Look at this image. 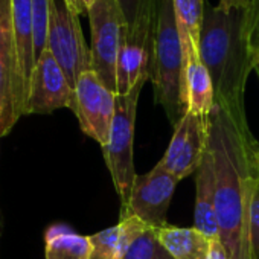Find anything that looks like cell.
Wrapping results in <instances>:
<instances>
[{"mask_svg":"<svg viewBox=\"0 0 259 259\" xmlns=\"http://www.w3.org/2000/svg\"><path fill=\"white\" fill-rule=\"evenodd\" d=\"M207 147L215 172V212L229 259H251L248 220L259 179V144L233 117L213 105L207 116Z\"/></svg>","mask_w":259,"mask_h":259,"instance_id":"obj_1","label":"cell"},{"mask_svg":"<svg viewBox=\"0 0 259 259\" xmlns=\"http://www.w3.org/2000/svg\"><path fill=\"white\" fill-rule=\"evenodd\" d=\"M200 57L215 93V105L224 108L239 130L253 138L245 114V85L253 70V52L245 32V10L224 11L209 7L200 37Z\"/></svg>","mask_w":259,"mask_h":259,"instance_id":"obj_2","label":"cell"},{"mask_svg":"<svg viewBox=\"0 0 259 259\" xmlns=\"http://www.w3.org/2000/svg\"><path fill=\"white\" fill-rule=\"evenodd\" d=\"M183 51L176 23L172 0H157V22L151 61V81L156 102L176 125L185 114L182 99Z\"/></svg>","mask_w":259,"mask_h":259,"instance_id":"obj_3","label":"cell"},{"mask_svg":"<svg viewBox=\"0 0 259 259\" xmlns=\"http://www.w3.org/2000/svg\"><path fill=\"white\" fill-rule=\"evenodd\" d=\"M150 78H142L132 90L125 95H116V113L110 132L108 145L102 150L107 168L110 171L114 189L120 198V207H123L136 179L135 159H133V141L138 104L142 87Z\"/></svg>","mask_w":259,"mask_h":259,"instance_id":"obj_4","label":"cell"},{"mask_svg":"<svg viewBox=\"0 0 259 259\" xmlns=\"http://www.w3.org/2000/svg\"><path fill=\"white\" fill-rule=\"evenodd\" d=\"M92 32V70L101 82L117 95V55L126 20L117 0H96L89 13Z\"/></svg>","mask_w":259,"mask_h":259,"instance_id":"obj_5","label":"cell"},{"mask_svg":"<svg viewBox=\"0 0 259 259\" xmlns=\"http://www.w3.org/2000/svg\"><path fill=\"white\" fill-rule=\"evenodd\" d=\"M157 22V0H145L136 19L123 34L117 55V95H125L142 78L151 79V61Z\"/></svg>","mask_w":259,"mask_h":259,"instance_id":"obj_6","label":"cell"},{"mask_svg":"<svg viewBox=\"0 0 259 259\" xmlns=\"http://www.w3.org/2000/svg\"><path fill=\"white\" fill-rule=\"evenodd\" d=\"M46 49L57 60L73 89L78 78L92 70V52L82 34L79 16L69 10L64 0H51Z\"/></svg>","mask_w":259,"mask_h":259,"instance_id":"obj_7","label":"cell"},{"mask_svg":"<svg viewBox=\"0 0 259 259\" xmlns=\"http://www.w3.org/2000/svg\"><path fill=\"white\" fill-rule=\"evenodd\" d=\"M73 113L82 133L104 150L108 145L116 113V93L108 90L93 70L84 72L76 81Z\"/></svg>","mask_w":259,"mask_h":259,"instance_id":"obj_8","label":"cell"},{"mask_svg":"<svg viewBox=\"0 0 259 259\" xmlns=\"http://www.w3.org/2000/svg\"><path fill=\"white\" fill-rule=\"evenodd\" d=\"M179 180L159 162L150 172L136 176L128 203L120 213L136 215L153 229L168 226V209Z\"/></svg>","mask_w":259,"mask_h":259,"instance_id":"obj_9","label":"cell"},{"mask_svg":"<svg viewBox=\"0 0 259 259\" xmlns=\"http://www.w3.org/2000/svg\"><path fill=\"white\" fill-rule=\"evenodd\" d=\"M75 107V89L49 49L38 57L32 72L26 114H49L58 108Z\"/></svg>","mask_w":259,"mask_h":259,"instance_id":"obj_10","label":"cell"},{"mask_svg":"<svg viewBox=\"0 0 259 259\" xmlns=\"http://www.w3.org/2000/svg\"><path fill=\"white\" fill-rule=\"evenodd\" d=\"M183 51L182 99L185 111L197 116H209L215 105V93L210 75L201 61L200 51Z\"/></svg>","mask_w":259,"mask_h":259,"instance_id":"obj_11","label":"cell"},{"mask_svg":"<svg viewBox=\"0 0 259 259\" xmlns=\"http://www.w3.org/2000/svg\"><path fill=\"white\" fill-rule=\"evenodd\" d=\"M150 229L153 227L139 217L120 213L116 226L90 235L93 247L90 259H122L135 241Z\"/></svg>","mask_w":259,"mask_h":259,"instance_id":"obj_12","label":"cell"},{"mask_svg":"<svg viewBox=\"0 0 259 259\" xmlns=\"http://www.w3.org/2000/svg\"><path fill=\"white\" fill-rule=\"evenodd\" d=\"M195 174L194 227L212 239L220 236V229L215 212V172L209 147L206 148Z\"/></svg>","mask_w":259,"mask_h":259,"instance_id":"obj_13","label":"cell"},{"mask_svg":"<svg viewBox=\"0 0 259 259\" xmlns=\"http://www.w3.org/2000/svg\"><path fill=\"white\" fill-rule=\"evenodd\" d=\"M11 4L19 66L26 85V93H29L31 78L37 63L34 49V7L32 0H11Z\"/></svg>","mask_w":259,"mask_h":259,"instance_id":"obj_14","label":"cell"},{"mask_svg":"<svg viewBox=\"0 0 259 259\" xmlns=\"http://www.w3.org/2000/svg\"><path fill=\"white\" fill-rule=\"evenodd\" d=\"M157 242L174 259H206L210 238L195 227L163 226L154 229Z\"/></svg>","mask_w":259,"mask_h":259,"instance_id":"obj_15","label":"cell"},{"mask_svg":"<svg viewBox=\"0 0 259 259\" xmlns=\"http://www.w3.org/2000/svg\"><path fill=\"white\" fill-rule=\"evenodd\" d=\"M189 113V111H188ZM207 116H197L189 113V132L188 136L174 160L168 169L179 182L185 177L194 174L204 156L207 148Z\"/></svg>","mask_w":259,"mask_h":259,"instance_id":"obj_16","label":"cell"},{"mask_svg":"<svg viewBox=\"0 0 259 259\" xmlns=\"http://www.w3.org/2000/svg\"><path fill=\"white\" fill-rule=\"evenodd\" d=\"M46 259H90L92 241L64 224H52L45 232Z\"/></svg>","mask_w":259,"mask_h":259,"instance_id":"obj_17","label":"cell"},{"mask_svg":"<svg viewBox=\"0 0 259 259\" xmlns=\"http://www.w3.org/2000/svg\"><path fill=\"white\" fill-rule=\"evenodd\" d=\"M177 29L182 40V49L200 51V37L204 23L203 0H172Z\"/></svg>","mask_w":259,"mask_h":259,"instance_id":"obj_18","label":"cell"},{"mask_svg":"<svg viewBox=\"0 0 259 259\" xmlns=\"http://www.w3.org/2000/svg\"><path fill=\"white\" fill-rule=\"evenodd\" d=\"M20 116L22 114L17 108L10 75L0 58V138L11 132Z\"/></svg>","mask_w":259,"mask_h":259,"instance_id":"obj_19","label":"cell"},{"mask_svg":"<svg viewBox=\"0 0 259 259\" xmlns=\"http://www.w3.org/2000/svg\"><path fill=\"white\" fill-rule=\"evenodd\" d=\"M34 7V49L35 58L48 48V28H49V11L51 0H32Z\"/></svg>","mask_w":259,"mask_h":259,"instance_id":"obj_20","label":"cell"},{"mask_svg":"<svg viewBox=\"0 0 259 259\" xmlns=\"http://www.w3.org/2000/svg\"><path fill=\"white\" fill-rule=\"evenodd\" d=\"M157 244L159 242H157L154 229H150L148 232H145L141 238L135 241V244L130 247V250L122 259H154Z\"/></svg>","mask_w":259,"mask_h":259,"instance_id":"obj_21","label":"cell"},{"mask_svg":"<svg viewBox=\"0 0 259 259\" xmlns=\"http://www.w3.org/2000/svg\"><path fill=\"white\" fill-rule=\"evenodd\" d=\"M248 238H250L251 259H259V179H257V186H256L251 206H250Z\"/></svg>","mask_w":259,"mask_h":259,"instance_id":"obj_22","label":"cell"},{"mask_svg":"<svg viewBox=\"0 0 259 259\" xmlns=\"http://www.w3.org/2000/svg\"><path fill=\"white\" fill-rule=\"evenodd\" d=\"M245 32L251 52L259 49V0H250L245 8Z\"/></svg>","mask_w":259,"mask_h":259,"instance_id":"obj_23","label":"cell"},{"mask_svg":"<svg viewBox=\"0 0 259 259\" xmlns=\"http://www.w3.org/2000/svg\"><path fill=\"white\" fill-rule=\"evenodd\" d=\"M117 4H119V8L126 20V25L132 26L136 22V19L145 4V0H117Z\"/></svg>","mask_w":259,"mask_h":259,"instance_id":"obj_24","label":"cell"},{"mask_svg":"<svg viewBox=\"0 0 259 259\" xmlns=\"http://www.w3.org/2000/svg\"><path fill=\"white\" fill-rule=\"evenodd\" d=\"M66 5L69 7V10L72 13H75L76 16H87L89 17V13L90 10L93 8L96 0H64Z\"/></svg>","mask_w":259,"mask_h":259,"instance_id":"obj_25","label":"cell"},{"mask_svg":"<svg viewBox=\"0 0 259 259\" xmlns=\"http://www.w3.org/2000/svg\"><path fill=\"white\" fill-rule=\"evenodd\" d=\"M206 259H229L226 247H224L220 236L210 239V245H209V251H207Z\"/></svg>","mask_w":259,"mask_h":259,"instance_id":"obj_26","label":"cell"},{"mask_svg":"<svg viewBox=\"0 0 259 259\" xmlns=\"http://www.w3.org/2000/svg\"><path fill=\"white\" fill-rule=\"evenodd\" d=\"M250 5V0H220L218 8L224 11L230 10H245Z\"/></svg>","mask_w":259,"mask_h":259,"instance_id":"obj_27","label":"cell"},{"mask_svg":"<svg viewBox=\"0 0 259 259\" xmlns=\"http://www.w3.org/2000/svg\"><path fill=\"white\" fill-rule=\"evenodd\" d=\"M154 259H174L160 244H157L156 247V253H154Z\"/></svg>","mask_w":259,"mask_h":259,"instance_id":"obj_28","label":"cell"},{"mask_svg":"<svg viewBox=\"0 0 259 259\" xmlns=\"http://www.w3.org/2000/svg\"><path fill=\"white\" fill-rule=\"evenodd\" d=\"M253 69L257 72V76H259V49L253 52Z\"/></svg>","mask_w":259,"mask_h":259,"instance_id":"obj_29","label":"cell"}]
</instances>
